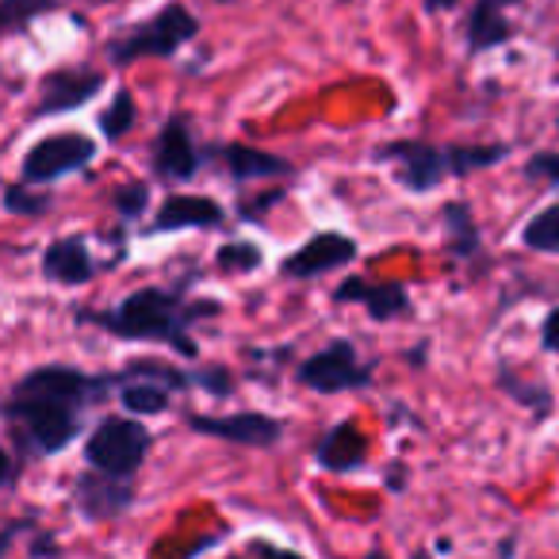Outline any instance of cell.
Wrapping results in <instances>:
<instances>
[{
  "label": "cell",
  "mask_w": 559,
  "mask_h": 559,
  "mask_svg": "<svg viewBox=\"0 0 559 559\" xmlns=\"http://www.w3.org/2000/svg\"><path fill=\"white\" fill-rule=\"evenodd\" d=\"M188 426L195 433H207L218 437V441H230V444H246V449H269V444L280 441L284 426L264 414H230V418H192Z\"/></svg>",
  "instance_id": "cell-9"
},
{
  "label": "cell",
  "mask_w": 559,
  "mask_h": 559,
  "mask_svg": "<svg viewBox=\"0 0 559 559\" xmlns=\"http://www.w3.org/2000/svg\"><path fill=\"white\" fill-rule=\"evenodd\" d=\"M528 177H544L551 185H559V154H536L528 162Z\"/></svg>",
  "instance_id": "cell-29"
},
{
  "label": "cell",
  "mask_w": 559,
  "mask_h": 559,
  "mask_svg": "<svg viewBox=\"0 0 559 559\" xmlns=\"http://www.w3.org/2000/svg\"><path fill=\"white\" fill-rule=\"evenodd\" d=\"M4 207L16 211V215H43L50 207V195H35V192H24V188H9L4 192Z\"/></svg>",
  "instance_id": "cell-26"
},
{
  "label": "cell",
  "mask_w": 559,
  "mask_h": 559,
  "mask_svg": "<svg viewBox=\"0 0 559 559\" xmlns=\"http://www.w3.org/2000/svg\"><path fill=\"white\" fill-rule=\"evenodd\" d=\"M540 345H544L548 353H559V307H551L548 319H544V326H540Z\"/></svg>",
  "instance_id": "cell-30"
},
{
  "label": "cell",
  "mask_w": 559,
  "mask_h": 559,
  "mask_svg": "<svg viewBox=\"0 0 559 559\" xmlns=\"http://www.w3.org/2000/svg\"><path fill=\"white\" fill-rule=\"evenodd\" d=\"M218 269H241V272H253L261 269V249L257 246H223L215 253Z\"/></svg>",
  "instance_id": "cell-25"
},
{
  "label": "cell",
  "mask_w": 559,
  "mask_h": 559,
  "mask_svg": "<svg viewBox=\"0 0 559 559\" xmlns=\"http://www.w3.org/2000/svg\"><path fill=\"white\" fill-rule=\"evenodd\" d=\"M195 311H218V307H195ZM195 311L173 292L142 288L134 296L119 299L111 311L85 314V322H96V326H104L116 337H127V342H169L185 357H195V342L185 334V326L192 322L188 314Z\"/></svg>",
  "instance_id": "cell-1"
},
{
  "label": "cell",
  "mask_w": 559,
  "mask_h": 559,
  "mask_svg": "<svg viewBox=\"0 0 559 559\" xmlns=\"http://www.w3.org/2000/svg\"><path fill=\"white\" fill-rule=\"evenodd\" d=\"M502 9L506 4H498V0H479L472 9V20H467V47H472L475 55L510 43L513 27H510V20L502 16Z\"/></svg>",
  "instance_id": "cell-18"
},
{
  "label": "cell",
  "mask_w": 559,
  "mask_h": 559,
  "mask_svg": "<svg viewBox=\"0 0 559 559\" xmlns=\"http://www.w3.org/2000/svg\"><path fill=\"white\" fill-rule=\"evenodd\" d=\"M253 556L257 559H304V556H296V551L272 548V544H253Z\"/></svg>",
  "instance_id": "cell-31"
},
{
  "label": "cell",
  "mask_w": 559,
  "mask_h": 559,
  "mask_svg": "<svg viewBox=\"0 0 559 559\" xmlns=\"http://www.w3.org/2000/svg\"><path fill=\"white\" fill-rule=\"evenodd\" d=\"M337 304H365L372 311V319L391 322L399 314L411 311V296L399 284H365V280H345L342 288L334 292Z\"/></svg>",
  "instance_id": "cell-14"
},
{
  "label": "cell",
  "mask_w": 559,
  "mask_h": 559,
  "mask_svg": "<svg viewBox=\"0 0 559 559\" xmlns=\"http://www.w3.org/2000/svg\"><path fill=\"white\" fill-rule=\"evenodd\" d=\"M12 483V460H9V452L0 449V487H9Z\"/></svg>",
  "instance_id": "cell-32"
},
{
  "label": "cell",
  "mask_w": 559,
  "mask_h": 559,
  "mask_svg": "<svg viewBox=\"0 0 559 559\" xmlns=\"http://www.w3.org/2000/svg\"><path fill=\"white\" fill-rule=\"evenodd\" d=\"M498 383H502L506 391H510L518 403H525V406H536L540 414H548V406H551V395L544 388H521V383H513V376L510 372H502L498 376Z\"/></svg>",
  "instance_id": "cell-27"
},
{
  "label": "cell",
  "mask_w": 559,
  "mask_h": 559,
  "mask_svg": "<svg viewBox=\"0 0 559 559\" xmlns=\"http://www.w3.org/2000/svg\"><path fill=\"white\" fill-rule=\"evenodd\" d=\"M104 88V73L96 70H58L43 81V96L35 116H58V111H73L88 104Z\"/></svg>",
  "instance_id": "cell-11"
},
{
  "label": "cell",
  "mask_w": 559,
  "mask_h": 559,
  "mask_svg": "<svg viewBox=\"0 0 559 559\" xmlns=\"http://www.w3.org/2000/svg\"><path fill=\"white\" fill-rule=\"evenodd\" d=\"M100 127H104V134H108L111 142L123 139V134L131 131V127H134V100H131V93H119L116 100H111V108L100 116Z\"/></svg>",
  "instance_id": "cell-24"
},
{
  "label": "cell",
  "mask_w": 559,
  "mask_h": 559,
  "mask_svg": "<svg viewBox=\"0 0 559 559\" xmlns=\"http://www.w3.org/2000/svg\"><path fill=\"white\" fill-rule=\"evenodd\" d=\"M146 188L142 185H131V188H123V192H116V207L123 211V215H139L142 207H146Z\"/></svg>",
  "instance_id": "cell-28"
},
{
  "label": "cell",
  "mask_w": 559,
  "mask_h": 559,
  "mask_svg": "<svg viewBox=\"0 0 559 559\" xmlns=\"http://www.w3.org/2000/svg\"><path fill=\"white\" fill-rule=\"evenodd\" d=\"M154 169H157V177H165V180H188V177H195V169H200L195 142H192L188 123L180 116L169 119V123H165V131L157 134Z\"/></svg>",
  "instance_id": "cell-13"
},
{
  "label": "cell",
  "mask_w": 559,
  "mask_h": 559,
  "mask_svg": "<svg viewBox=\"0 0 559 559\" xmlns=\"http://www.w3.org/2000/svg\"><path fill=\"white\" fill-rule=\"evenodd\" d=\"M12 536H16V525H12L9 533H0V556H4V548L12 544Z\"/></svg>",
  "instance_id": "cell-33"
},
{
  "label": "cell",
  "mask_w": 559,
  "mask_h": 559,
  "mask_svg": "<svg viewBox=\"0 0 559 559\" xmlns=\"http://www.w3.org/2000/svg\"><path fill=\"white\" fill-rule=\"evenodd\" d=\"M226 165L238 180H253V177H280V173H292V165L284 157H272L264 150L253 146H226L223 150Z\"/></svg>",
  "instance_id": "cell-19"
},
{
  "label": "cell",
  "mask_w": 559,
  "mask_h": 559,
  "mask_svg": "<svg viewBox=\"0 0 559 559\" xmlns=\"http://www.w3.org/2000/svg\"><path fill=\"white\" fill-rule=\"evenodd\" d=\"M4 414H9L20 429H24V437L32 441V449L43 452V456H50V452H62L66 444L78 437V411H73V406L12 395V403L4 406Z\"/></svg>",
  "instance_id": "cell-5"
},
{
  "label": "cell",
  "mask_w": 559,
  "mask_h": 559,
  "mask_svg": "<svg viewBox=\"0 0 559 559\" xmlns=\"http://www.w3.org/2000/svg\"><path fill=\"white\" fill-rule=\"evenodd\" d=\"M372 368L360 365L357 360V349L349 342H334L326 345L322 353L307 357L299 365V383L319 395H337V391H353V388H365Z\"/></svg>",
  "instance_id": "cell-7"
},
{
  "label": "cell",
  "mask_w": 559,
  "mask_h": 559,
  "mask_svg": "<svg viewBox=\"0 0 559 559\" xmlns=\"http://www.w3.org/2000/svg\"><path fill=\"white\" fill-rule=\"evenodd\" d=\"M223 207L207 195H169L154 218V230H188V226H218Z\"/></svg>",
  "instance_id": "cell-16"
},
{
  "label": "cell",
  "mask_w": 559,
  "mask_h": 559,
  "mask_svg": "<svg viewBox=\"0 0 559 559\" xmlns=\"http://www.w3.org/2000/svg\"><path fill=\"white\" fill-rule=\"evenodd\" d=\"M96 391V383L78 368H39V372L24 376L16 383V399H43V403H62L78 411L88 395Z\"/></svg>",
  "instance_id": "cell-8"
},
{
  "label": "cell",
  "mask_w": 559,
  "mask_h": 559,
  "mask_svg": "<svg viewBox=\"0 0 559 559\" xmlns=\"http://www.w3.org/2000/svg\"><path fill=\"white\" fill-rule=\"evenodd\" d=\"M444 218H449V230H452V253L456 257H472L479 249V230H475V218L464 203H449L444 207Z\"/></svg>",
  "instance_id": "cell-22"
},
{
  "label": "cell",
  "mask_w": 559,
  "mask_h": 559,
  "mask_svg": "<svg viewBox=\"0 0 559 559\" xmlns=\"http://www.w3.org/2000/svg\"><path fill=\"white\" fill-rule=\"evenodd\" d=\"M195 32H200V20H195L185 4H169V9H162L154 20L134 27L127 39L111 43L108 55H111V62H119V66H131V62H139V58H169V55H177L188 39H195Z\"/></svg>",
  "instance_id": "cell-3"
},
{
  "label": "cell",
  "mask_w": 559,
  "mask_h": 559,
  "mask_svg": "<svg viewBox=\"0 0 559 559\" xmlns=\"http://www.w3.org/2000/svg\"><path fill=\"white\" fill-rule=\"evenodd\" d=\"M150 452V433L131 418H108L96 426V433L85 444V460L88 467L108 475H123L131 479L139 472V464Z\"/></svg>",
  "instance_id": "cell-4"
},
{
  "label": "cell",
  "mask_w": 559,
  "mask_h": 559,
  "mask_svg": "<svg viewBox=\"0 0 559 559\" xmlns=\"http://www.w3.org/2000/svg\"><path fill=\"white\" fill-rule=\"evenodd\" d=\"M506 154H510L506 146H429V142H391L380 150L383 162H395L399 185H406L411 192H429L444 177L490 169Z\"/></svg>",
  "instance_id": "cell-2"
},
{
  "label": "cell",
  "mask_w": 559,
  "mask_h": 559,
  "mask_svg": "<svg viewBox=\"0 0 559 559\" xmlns=\"http://www.w3.org/2000/svg\"><path fill=\"white\" fill-rule=\"evenodd\" d=\"M123 406L134 414H162L169 406V395L154 383H131V388H123Z\"/></svg>",
  "instance_id": "cell-23"
},
{
  "label": "cell",
  "mask_w": 559,
  "mask_h": 559,
  "mask_svg": "<svg viewBox=\"0 0 559 559\" xmlns=\"http://www.w3.org/2000/svg\"><path fill=\"white\" fill-rule=\"evenodd\" d=\"M58 9V0H0V35H16L39 16Z\"/></svg>",
  "instance_id": "cell-21"
},
{
  "label": "cell",
  "mask_w": 559,
  "mask_h": 559,
  "mask_svg": "<svg viewBox=\"0 0 559 559\" xmlns=\"http://www.w3.org/2000/svg\"><path fill=\"white\" fill-rule=\"evenodd\" d=\"M43 272L47 280H58V284H85V280L96 276V261L88 253L85 238H58L47 246L43 253Z\"/></svg>",
  "instance_id": "cell-15"
},
{
  "label": "cell",
  "mask_w": 559,
  "mask_h": 559,
  "mask_svg": "<svg viewBox=\"0 0 559 559\" xmlns=\"http://www.w3.org/2000/svg\"><path fill=\"white\" fill-rule=\"evenodd\" d=\"M78 495V510L93 521H108L116 513H123L131 506L134 490L123 475H108V472H85L73 487Z\"/></svg>",
  "instance_id": "cell-10"
},
{
  "label": "cell",
  "mask_w": 559,
  "mask_h": 559,
  "mask_svg": "<svg viewBox=\"0 0 559 559\" xmlns=\"http://www.w3.org/2000/svg\"><path fill=\"white\" fill-rule=\"evenodd\" d=\"M357 257V246L345 234H314L307 246H299L296 253L284 261L288 276H322V272L337 269V264H349Z\"/></svg>",
  "instance_id": "cell-12"
},
{
  "label": "cell",
  "mask_w": 559,
  "mask_h": 559,
  "mask_svg": "<svg viewBox=\"0 0 559 559\" xmlns=\"http://www.w3.org/2000/svg\"><path fill=\"white\" fill-rule=\"evenodd\" d=\"M365 456H368V441L353 421L334 426L319 441V464L326 467V472H353V467L365 464Z\"/></svg>",
  "instance_id": "cell-17"
},
{
  "label": "cell",
  "mask_w": 559,
  "mask_h": 559,
  "mask_svg": "<svg viewBox=\"0 0 559 559\" xmlns=\"http://www.w3.org/2000/svg\"><path fill=\"white\" fill-rule=\"evenodd\" d=\"M96 157V142L88 134H50V139L35 142L24 157V180L27 185H50L58 177L85 169Z\"/></svg>",
  "instance_id": "cell-6"
},
{
  "label": "cell",
  "mask_w": 559,
  "mask_h": 559,
  "mask_svg": "<svg viewBox=\"0 0 559 559\" xmlns=\"http://www.w3.org/2000/svg\"><path fill=\"white\" fill-rule=\"evenodd\" d=\"M521 241H525L533 253H559V203L536 211L525 223V230H521Z\"/></svg>",
  "instance_id": "cell-20"
},
{
  "label": "cell",
  "mask_w": 559,
  "mask_h": 559,
  "mask_svg": "<svg viewBox=\"0 0 559 559\" xmlns=\"http://www.w3.org/2000/svg\"><path fill=\"white\" fill-rule=\"evenodd\" d=\"M498 4H518V0H498Z\"/></svg>",
  "instance_id": "cell-34"
}]
</instances>
